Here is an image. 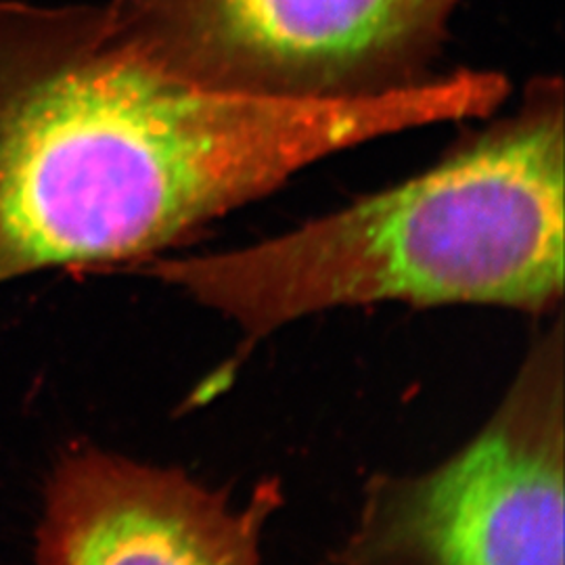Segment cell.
<instances>
[{
	"mask_svg": "<svg viewBox=\"0 0 565 565\" xmlns=\"http://www.w3.org/2000/svg\"><path fill=\"white\" fill-rule=\"evenodd\" d=\"M564 327L446 461L366 484L338 565H565Z\"/></svg>",
	"mask_w": 565,
	"mask_h": 565,
	"instance_id": "3957f363",
	"label": "cell"
},
{
	"mask_svg": "<svg viewBox=\"0 0 565 565\" xmlns=\"http://www.w3.org/2000/svg\"><path fill=\"white\" fill-rule=\"evenodd\" d=\"M279 503L275 482L237 505L181 469L78 448L46 488L36 565H260Z\"/></svg>",
	"mask_w": 565,
	"mask_h": 565,
	"instance_id": "5b68a950",
	"label": "cell"
},
{
	"mask_svg": "<svg viewBox=\"0 0 565 565\" xmlns=\"http://www.w3.org/2000/svg\"><path fill=\"white\" fill-rule=\"evenodd\" d=\"M461 0H107L182 81L264 99H356L429 78Z\"/></svg>",
	"mask_w": 565,
	"mask_h": 565,
	"instance_id": "277c9868",
	"label": "cell"
},
{
	"mask_svg": "<svg viewBox=\"0 0 565 565\" xmlns=\"http://www.w3.org/2000/svg\"><path fill=\"white\" fill-rule=\"evenodd\" d=\"M564 90L543 81L515 116L415 179L275 239L141 270L249 342L364 303L546 312L564 298Z\"/></svg>",
	"mask_w": 565,
	"mask_h": 565,
	"instance_id": "7a4b0ae2",
	"label": "cell"
},
{
	"mask_svg": "<svg viewBox=\"0 0 565 565\" xmlns=\"http://www.w3.org/2000/svg\"><path fill=\"white\" fill-rule=\"evenodd\" d=\"M384 130L373 99L182 81L99 4L0 0V282L147 264Z\"/></svg>",
	"mask_w": 565,
	"mask_h": 565,
	"instance_id": "6da1fadb",
	"label": "cell"
}]
</instances>
